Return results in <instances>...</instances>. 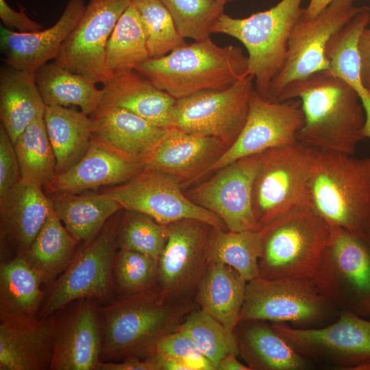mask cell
I'll return each mask as SVG.
<instances>
[{
  "mask_svg": "<svg viewBox=\"0 0 370 370\" xmlns=\"http://www.w3.org/2000/svg\"><path fill=\"white\" fill-rule=\"evenodd\" d=\"M340 313L312 278L259 276L247 282L239 323L264 321L315 328L333 322Z\"/></svg>",
  "mask_w": 370,
  "mask_h": 370,
  "instance_id": "7",
  "label": "cell"
},
{
  "mask_svg": "<svg viewBox=\"0 0 370 370\" xmlns=\"http://www.w3.org/2000/svg\"><path fill=\"white\" fill-rule=\"evenodd\" d=\"M330 226L328 243L312 279L340 312L370 319V241Z\"/></svg>",
  "mask_w": 370,
  "mask_h": 370,
  "instance_id": "8",
  "label": "cell"
},
{
  "mask_svg": "<svg viewBox=\"0 0 370 370\" xmlns=\"http://www.w3.org/2000/svg\"><path fill=\"white\" fill-rule=\"evenodd\" d=\"M260 277L312 278L328 243L330 226L310 206L283 214L260 230Z\"/></svg>",
  "mask_w": 370,
  "mask_h": 370,
  "instance_id": "5",
  "label": "cell"
},
{
  "mask_svg": "<svg viewBox=\"0 0 370 370\" xmlns=\"http://www.w3.org/2000/svg\"><path fill=\"white\" fill-rule=\"evenodd\" d=\"M254 88V77L248 75L226 88L176 99L169 127L217 138L229 148L245 124Z\"/></svg>",
  "mask_w": 370,
  "mask_h": 370,
  "instance_id": "12",
  "label": "cell"
},
{
  "mask_svg": "<svg viewBox=\"0 0 370 370\" xmlns=\"http://www.w3.org/2000/svg\"><path fill=\"white\" fill-rule=\"evenodd\" d=\"M21 179L47 188L54 180L56 156L51 145L43 117L33 121L14 143Z\"/></svg>",
  "mask_w": 370,
  "mask_h": 370,
  "instance_id": "38",
  "label": "cell"
},
{
  "mask_svg": "<svg viewBox=\"0 0 370 370\" xmlns=\"http://www.w3.org/2000/svg\"><path fill=\"white\" fill-rule=\"evenodd\" d=\"M144 169L138 161L124 156L92 139L84 156L66 171L57 173L46 188L51 193L79 192L126 182Z\"/></svg>",
  "mask_w": 370,
  "mask_h": 370,
  "instance_id": "25",
  "label": "cell"
},
{
  "mask_svg": "<svg viewBox=\"0 0 370 370\" xmlns=\"http://www.w3.org/2000/svg\"><path fill=\"white\" fill-rule=\"evenodd\" d=\"M272 325L299 354L312 362L336 369H355L370 362V319L341 312L338 318L315 328Z\"/></svg>",
  "mask_w": 370,
  "mask_h": 370,
  "instance_id": "13",
  "label": "cell"
},
{
  "mask_svg": "<svg viewBox=\"0 0 370 370\" xmlns=\"http://www.w3.org/2000/svg\"><path fill=\"white\" fill-rule=\"evenodd\" d=\"M19 10H13L5 0H0V18L4 27L18 32H34L43 29L39 23L30 18L21 4H18Z\"/></svg>",
  "mask_w": 370,
  "mask_h": 370,
  "instance_id": "46",
  "label": "cell"
},
{
  "mask_svg": "<svg viewBox=\"0 0 370 370\" xmlns=\"http://www.w3.org/2000/svg\"><path fill=\"white\" fill-rule=\"evenodd\" d=\"M334 0H310L308 6L304 8L303 17L312 18L319 14Z\"/></svg>",
  "mask_w": 370,
  "mask_h": 370,
  "instance_id": "50",
  "label": "cell"
},
{
  "mask_svg": "<svg viewBox=\"0 0 370 370\" xmlns=\"http://www.w3.org/2000/svg\"><path fill=\"white\" fill-rule=\"evenodd\" d=\"M217 1H219V2H221L223 4L225 5L227 3L231 2V1H235V0H217Z\"/></svg>",
  "mask_w": 370,
  "mask_h": 370,
  "instance_id": "51",
  "label": "cell"
},
{
  "mask_svg": "<svg viewBox=\"0 0 370 370\" xmlns=\"http://www.w3.org/2000/svg\"><path fill=\"white\" fill-rule=\"evenodd\" d=\"M358 50L360 61L361 77L370 91V27H365L358 39Z\"/></svg>",
  "mask_w": 370,
  "mask_h": 370,
  "instance_id": "48",
  "label": "cell"
},
{
  "mask_svg": "<svg viewBox=\"0 0 370 370\" xmlns=\"http://www.w3.org/2000/svg\"><path fill=\"white\" fill-rule=\"evenodd\" d=\"M366 6H356L355 0H334L312 18L302 14L291 32L283 66L270 85L269 100L277 101L292 82L329 70L330 40Z\"/></svg>",
  "mask_w": 370,
  "mask_h": 370,
  "instance_id": "10",
  "label": "cell"
},
{
  "mask_svg": "<svg viewBox=\"0 0 370 370\" xmlns=\"http://www.w3.org/2000/svg\"><path fill=\"white\" fill-rule=\"evenodd\" d=\"M132 3L143 22L150 58L165 56L186 44L160 0H132Z\"/></svg>",
  "mask_w": 370,
  "mask_h": 370,
  "instance_id": "41",
  "label": "cell"
},
{
  "mask_svg": "<svg viewBox=\"0 0 370 370\" xmlns=\"http://www.w3.org/2000/svg\"><path fill=\"white\" fill-rule=\"evenodd\" d=\"M101 90V104L124 108L160 127H170L176 99L136 71L117 75L103 84Z\"/></svg>",
  "mask_w": 370,
  "mask_h": 370,
  "instance_id": "26",
  "label": "cell"
},
{
  "mask_svg": "<svg viewBox=\"0 0 370 370\" xmlns=\"http://www.w3.org/2000/svg\"><path fill=\"white\" fill-rule=\"evenodd\" d=\"M171 14L184 38L200 41L210 37L225 5L217 0H160Z\"/></svg>",
  "mask_w": 370,
  "mask_h": 370,
  "instance_id": "42",
  "label": "cell"
},
{
  "mask_svg": "<svg viewBox=\"0 0 370 370\" xmlns=\"http://www.w3.org/2000/svg\"><path fill=\"white\" fill-rule=\"evenodd\" d=\"M101 328L98 308L91 299H80L58 321L51 370H98Z\"/></svg>",
  "mask_w": 370,
  "mask_h": 370,
  "instance_id": "19",
  "label": "cell"
},
{
  "mask_svg": "<svg viewBox=\"0 0 370 370\" xmlns=\"http://www.w3.org/2000/svg\"><path fill=\"white\" fill-rule=\"evenodd\" d=\"M227 149L217 138L168 127L143 166L172 176L182 186L204 176Z\"/></svg>",
  "mask_w": 370,
  "mask_h": 370,
  "instance_id": "20",
  "label": "cell"
},
{
  "mask_svg": "<svg viewBox=\"0 0 370 370\" xmlns=\"http://www.w3.org/2000/svg\"><path fill=\"white\" fill-rule=\"evenodd\" d=\"M21 180L18 161L14 143L0 125V199Z\"/></svg>",
  "mask_w": 370,
  "mask_h": 370,
  "instance_id": "45",
  "label": "cell"
},
{
  "mask_svg": "<svg viewBox=\"0 0 370 370\" xmlns=\"http://www.w3.org/2000/svg\"><path fill=\"white\" fill-rule=\"evenodd\" d=\"M40 275L21 256L0 267V319L36 317L44 293Z\"/></svg>",
  "mask_w": 370,
  "mask_h": 370,
  "instance_id": "34",
  "label": "cell"
},
{
  "mask_svg": "<svg viewBox=\"0 0 370 370\" xmlns=\"http://www.w3.org/2000/svg\"><path fill=\"white\" fill-rule=\"evenodd\" d=\"M303 0H280L264 11L245 18L223 13L213 28L239 40L248 53V73L255 90L269 99L270 85L283 66L291 32L304 13Z\"/></svg>",
  "mask_w": 370,
  "mask_h": 370,
  "instance_id": "6",
  "label": "cell"
},
{
  "mask_svg": "<svg viewBox=\"0 0 370 370\" xmlns=\"http://www.w3.org/2000/svg\"><path fill=\"white\" fill-rule=\"evenodd\" d=\"M304 123L300 101H271L262 97L254 88L242 131L206 175L240 158L259 154L273 147L298 143L297 134Z\"/></svg>",
  "mask_w": 370,
  "mask_h": 370,
  "instance_id": "15",
  "label": "cell"
},
{
  "mask_svg": "<svg viewBox=\"0 0 370 370\" xmlns=\"http://www.w3.org/2000/svg\"><path fill=\"white\" fill-rule=\"evenodd\" d=\"M259 154L240 158L187 193L196 204L217 214L232 232L258 231L253 208V187Z\"/></svg>",
  "mask_w": 370,
  "mask_h": 370,
  "instance_id": "17",
  "label": "cell"
},
{
  "mask_svg": "<svg viewBox=\"0 0 370 370\" xmlns=\"http://www.w3.org/2000/svg\"><path fill=\"white\" fill-rule=\"evenodd\" d=\"M158 261L137 251L119 249L115 254L113 281L124 296L158 286ZM123 296V297H124Z\"/></svg>",
  "mask_w": 370,
  "mask_h": 370,
  "instance_id": "43",
  "label": "cell"
},
{
  "mask_svg": "<svg viewBox=\"0 0 370 370\" xmlns=\"http://www.w3.org/2000/svg\"><path fill=\"white\" fill-rule=\"evenodd\" d=\"M120 211L78 253L54 283L41 310L40 318L53 315L71 302L106 297L113 283Z\"/></svg>",
  "mask_w": 370,
  "mask_h": 370,
  "instance_id": "11",
  "label": "cell"
},
{
  "mask_svg": "<svg viewBox=\"0 0 370 370\" xmlns=\"http://www.w3.org/2000/svg\"><path fill=\"white\" fill-rule=\"evenodd\" d=\"M50 199L57 216L77 242L90 241L123 210L119 202L104 193L82 195L55 193Z\"/></svg>",
  "mask_w": 370,
  "mask_h": 370,
  "instance_id": "31",
  "label": "cell"
},
{
  "mask_svg": "<svg viewBox=\"0 0 370 370\" xmlns=\"http://www.w3.org/2000/svg\"><path fill=\"white\" fill-rule=\"evenodd\" d=\"M98 370H158L154 360L151 357L125 358L122 362H100Z\"/></svg>",
  "mask_w": 370,
  "mask_h": 370,
  "instance_id": "47",
  "label": "cell"
},
{
  "mask_svg": "<svg viewBox=\"0 0 370 370\" xmlns=\"http://www.w3.org/2000/svg\"><path fill=\"white\" fill-rule=\"evenodd\" d=\"M34 74L46 106H75L90 115L101 104L102 90L97 83L54 62L41 66Z\"/></svg>",
  "mask_w": 370,
  "mask_h": 370,
  "instance_id": "33",
  "label": "cell"
},
{
  "mask_svg": "<svg viewBox=\"0 0 370 370\" xmlns=\"http://www.w3.org/2000/svg\"><path fill=\"white\" fill-rule=\"evenodd\" d=\"M89 116L92 140L143 164L167 129L112 106L101 104Z\"/></svg>",
  "mask_w": 370,
  "mask_h": 370,
  "instance_id": "23",
  "label": "cell"
},
{
  "mask_svg": "<svg viewBox=\"0 0 370 370\" xmlns=\"http://www.w3.org/2000/svg\"><path fill=\"white\" fill-rule=\"evenodd\" d=\"M211 225L184 219L167 225L168 238L158 259V286L169 297L188 301L207 269Z\"/></svg>",
  "mask_w": 370,
  "mask_h": 370,
  "instance_id": "18",
  "label": "cell"
},
{
  "mask_svg": "<svg viewBox=\"0 0 370 370\" xmlns=\"http://www.w3.org/2000/svg\"><path fill=\"white\" fill-rule=\"evenodd\" d=\"M247 282L232 267L209 262L197 290L196 302L202 310L235 332Z\"/></svg>",
  "mask_w": 370,
  "mask_h": 370,
  "instance_id": "29",
  "label": "cell"
},
{
  "mask_svg": "<svg viewBox=\"0 0 370 370\" xmlns=\"http://www.w3.org/2000/svg\"><path fill=\"white\" fill-rule=\"evenodd\" d=\"M84 0H69L57 22L34 32H18L0 26V48L6 64L34 73L54 60L73 32L86 8Z\"/></svg>",
  "mask_w": 370,
  "mask_h": 370,
  "instance_id": "21",
  "label": "cell"
},
{
  "mask_svg": "<svg viewBox=\"0 0 370 370\" xmlns=\"http://www.w3.org/2000/svg\"><path fill=\"white\" fill-rule=\"evenodd\" d=\"M44 121L60 173L77 163L92 142L89 115L82 111L60 106H47Z\"/></svg>",
  "mask_w": 370,
  "mask_h": 370,
  "instance_id": "32",
  "label": "cell"
},
{
  "mask_svg": "<svg viewBox=\"0 0 370 370\" xmlns=\"http://www.w3.org/2000/svg\"><path fill=\"white\" fill-rule=\"evenodd\" d=\"M299 99L304 123L300 143L322 151L354 155L364 136L365 113L354 89L330 70L286 86L277 101Z\"/></svg>",
  "mask_w": 370,
  "mask_h": 370,
  "instance_id": "1",
  "label": "cell"
},
{
  "mask_svg": "<svg viewBox=\"0 0 370 370\" xmlns=\"http://www.w3.org/2000/svg\"><path fill=\"white\" fill-rule=\"evenodd\" d=\"M312 148L299 142L259 153L253 208L261 228L293 209L310 206L308 178Z\"/></svg>",
  "mask_w": 370,
  "mask_h": 370,
  "instance_id": "9",
  "label": "cell"
},
{
  "mask_svg": "<svg viewBox=\"0 0 370 370\" xmlns=\"http://www.w3.org/2000/svg\"><path fill=\"white\" fill-rule=\"evenodd\" d=\"M77 243L52 208L22 257L40 275L43 282L48 283L67 268L75 256Z\"/></svg>",
  "mask_w": 370,
  "mask_h": 370,
  "instance_id": "35",
  "label": "cell"
},
{
  "mask_svg": "<svg viewBox=\"0 0 370 370\" xmlns=\"http://www.w3.org/2000/svg\"><path fill=\"white\" fill-rule=\"evenodd\" d=\"M132 0H89L75 27L53 60L95 83H108L106 49L119 19Z\"/></svg>",
  "mask_w": 370,
  "mask_h": 370,
  "instance_id": "16",
  "label": "cell"
},
{
  "mask_svg": "<svg viewBox=\"0 0 370 370\" xmlns=\"http://www.w3.org/2000/svg\"><path fill=\"white\" fill-rule=\"evenodd\" d=\"M135 71L176 99L226 88L249 75L248 58L241 47L219 46L210 37L149 58Z\"/></svg>",
  "mask_w": 370,
  "mask_h": 370,
  "instance_id": "4",
  "label": "cell"
},
{
  "mask_svg": "<svg viewBox=\"0 0 370 370\" xmlns=\"http://www.w3.org/2000/svg\"><path fill=\"white\" fill-rule=\"evenodd\" d=\"M151 354L180 361L190 370H215L191 337L179 328L160 339Z\"/></svg>",
  "mask_w": 370,
  "mask_h": 370,
  "instance_id": "44",
  "label": "cell"
},
{
  "mask_svg": "<svg viewBox=\"0 0 370 370\" xmlns=\"http://www.w3.org/2000/svg\"><path fill=\"white\" fill-rule=\"evenodd\" d=\"M149 58L145 28L131 3L119 19L107 43L106 71L108 82L123 73L135 70Z\"/></svg>",
  "mask_w": 370,
  "mask_h": 370,
  "instance_id": "37",
  "label": "cell"
},
{
  "mask_svg": "<svg viewBox=\"0 0 370 370\" xmlns=\"http://www.w3.org/2000/svg\"><path fill=\"white\" fill-rule=\"evenodd\" d=\"M189 301L174 299L158 286L98 308L104 359L146 358L166 335L177 330L193 310Z\"/></svg>",
  "mask_w": 370,
  "mask_h": 370,
  "instance_id": "2",
  "label": "cell"
},
{
  "mask_svg": "<svg viewBox=\"0 0 370 370\" xmlns=\"http://www.w3.org/2000/svg\"><path fill=\"white\" fill-rule=\"evenodd\" d=\"M370 22L368 6L356 15L330 40L326 49L330 71L347 82L357 93L365 113V138H370V91L360 72L358 42L360 34Z\"/></svg>",
  "mask_w": 370,
  "mask_h": 370,
  "instance_id": "30",
  "label": "cell"
},
{
  "mask_svg": "<svg viewBox=\"0 0 370 370\" xmlns=\"http://www.w3.org/2000/svg\"><path fill=\"white\" fill-rule=\"evenodd\" d=\"M57 319H0V370L50 369Z\"/></svg>",
  "mask_w": 370,
  "mask_h": 370,
  "instance_id": "22",
  "label": "cell"
},
{
  "mask_svg": "<svg viewBox=\"0 0 370 370\" xmlns=\"http://www.w3.org/2000/svg\"><path fill=\"white\" fill-rule=\"evenodd\" d=\"M312 148L310 207L330 225L370 241V156Z\"/></svg>",
  "mask_w": 370,
  "mask_h": 370,
  "instance_id": "3",
  "label": "cell"
},
{
  "mask_svg": "<svg viewBox=\"0 0 370 370\" xmlns=\"http://www.w3.org/2000/svg\"><path fill=\"white\" fill-rule=\"evenodd\" d=\"M52 208L42 187L21 179L0 199L1 242L7 243L16 256L22 257Z\"/></svg>",
  "mask_w": 370,
  "mask_h": 370,
  "instance_id": "24",
  "label": "cell"
},
{
  "mask_svg": "<svg viewBox=\"0 0 370 370\" xmlns=\"http://www.w3.org/2000/svg\"><path fill=\"white\" fill-rule=\"evenodd\" d=\"M238 356L229 354L218 363L216 370H251V369L237 359Z\"/></svg>",
  "mask_w": 370,
  "mask_h": 370,
  "instance_id": "49",
  "label": "cell"
},
{
  "mask_svg": "<svg viewBox=\"0 0 370 370\" xmlns=\"http://www.w3.org/2000/svg\"><path fill=\"white\" fill-rule=\"evenodd\" d=\"M238 325L235 334L239 355L251 370H307L314 367L267 321H246Z\"/></svg>",
  "mask_w": 370,
  "mask_h": 370,
  "instance_id": "27",
  "label": "cell"
},
{
  "mask_svg": "<svg viewBox=\"0 0 370 370\" xmlns=\"http://www.w3.org/2000/svg\"><path fill=\"white\" fill-rule=\"evenodd\" d=\"M262 236L258 231L232 232L211 227L207 246L208 262L227 264L249 282L260 276Z\"/></svg>",
  "mask_w": 370,
  "mask_h": 370,
  "instance_id": "36",
  "label": "cell"
},
{
  "mask_svg": "<svg viewBox=\"0 0 370 370\" xmlns=\"http://www.w3.org/2000/svg\"><path fill=\"white\" fill-rule=\"evenodd\" d=\"M178 328L191 337L215 370L219 362L227 354L239 356L235 332L230 331L201 309H193L188 312Z\"/></svg>",
  "mask_w": 370,
  "mask_h": 370,
  "instance_id": "39",
  "label": "cell"
},
{
  "mask_svg": "<svg viewBox=\"0 0 370 370\" xmlns=\"http://www.w3.org/2000/svg\"><path fill=\"white\" fill-rule=\"evenodd\" d=\"M167 238V226L147 214L125 210L120 217L116 236L119 249L142 253L158 261Z\"/></svg>",
  "mask_w": 370,
  "mask_h": 370,
  "instance_id": "40",
  "label": "cell"
},
{
  "mask_svg": "<svg viewBox=\"0 0 370 370\" xmlns=\"http://www.w3.org/2000/svg\"><path fill=\"white\" fill-rule=\"evenodd\" d=\"M45 108L34 73L6 64L1 67V125L13 143L33 121L44 116Z\"/></svg>",
  "mask_w": 370,
  "mask_h": 370,
  "instance_id": "28",
  "label": "cell"
},
{
  "mask_svg": "<svg viewBox=\"0 0 370 370\" xmlns=\"http://www.w3.org/2000/svg\"><path fill=\"white\" fill-rule=\"evenodd\" d=\"M122 206L168 225L184 219H195L228 230L224 222L212 212L192 201L172 176L158 170L146 169L129 181L103 190Z\"/></svg>",
  "mask_w": 370,
  "mask_h": 370,
  "instance_id": "14",
  "label": "cell"
}]
</instances>
